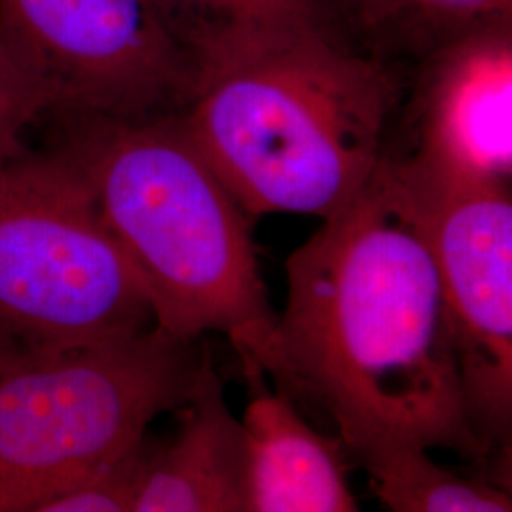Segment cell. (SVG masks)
Segmentation results:
<instances>
[{
	"mask_svg": "<svg viewBox=\"0 0 512 512\" xmlns=\"http://www.w3.org/2000/svg\"><path fill=\"white\" fill-rule=\"evenodd\" d=\"M200 355L152 325L92 346L25 351L0 372V512H40L175 410Z\"/></svg>",
	"mask_w": 512,
	"mask_h": 512,
	"instance_id": "cell-4",
	"label": "cell"
},
{
	"mask_svg": "<svg viewBox=\"0 0 512 512\" xmlns=\"http://www.w3.org/2000/svg\"><path fill=\"white\" fill-rule=\"evenodd\" d=\"M274 378L325 412L357 458L387 446L486 459L467 420L420 205L385 156L287 260Z\"/></svg>",
	"mask_w": 512,
	"mask_h": 512,
	"instance_id": "cell-1",
	"label": "cell"
},
{
	"mask_svg": "<svg viewBox=\"0 0 512 512\" xmlns=\"http://www.w3.org/2000/svg\"><path fill=\"white\" fill-rule=\"evenodd\" d=\"M152 448L145 435L101 471L48 501L40 512H135Z\"/></svg>",
	"mask_w": 512,
	"mask_h": 512,
	"instance_id": "cell-13",
	"label": "cell"
},
{
	"mask_svg": "<svg viewBox=\"0 0 512 512\" xmlns=\"http://www.w3.org/2000/svg\"><path fill=\"white\" fill-rule=\"evenodd\" d=\"M251 401L241 425L247 446V512H355L344 444L317 433L293 403L243 370Z\"/></svg>",
	"mask_w": 512,
	"mask_h": 512,
	"instance_id": "cell-10",
	"label": "cell"
},
{
	"mask_svg": "<svg viewBox=\"0 0 512 512\" xmlns=\"http://www.w3.org/2000/svg\"><path fill=\"white\" fill-rule=\"evenodd\" d=\"M175 412L177 433L154 444L135 512H247L245 431L226 404L209 349Z\"/></svg>",
	"mask_w": 512,
	"mask_h": 512,
	"instance_id": "cell-9",
	"label": "cell"
},
{
	"mask_svg": "<svg viewBox=\"0 0 512 512\" xmlns=\"http://www.w3.org/2000/svg\"><path fill=\"white\" fill-rule=\"evenodd\" d=\"M0 38L57 118L179 112L198 82L154 0H0Z\"/></svg>",
	"mask_w": 512,
	"mask_h": 512,
	"instance_id": "cell-6",
	"label": "cell"
},
{
	"mask_svg": "<svg viewBox=\"0 0 512 512\" xmlns=\"http://www.w3.org/2000/svg\"><path fill=\"white\" fill-rule=\"evenodd\" d=\"M25 351L29 349L23 348L8 330L0 327V372L6 370L14 361H18Z\"/></svg>",
	"mask_w": 512,
	"mask_h": 512,
	"instance_id": "cell-16",
	"label": "cell"
},
{
	"mask_svg": "<svg viewBox=\"0 0 512 512\" xmlns=\"http://www.w3.org/2000/svg\"><path fill=\"white\" fill-rule=\"evenodd\" d=\"M46 114V93L0 38V164L27 152L23 137Z\"/></svg>",
	"mask_w": 512,
	"mask_h": 512,
	"instance_id": "cell-14",
	"label": "cell"
},
{
	"mask_svg": "<svg viewBox=\"0 0 512 512\" xmlns=\"http://www.w3.org/2000/svg\"><path fill=\"white\" fill-rule=\"evenodd\" d=\"M420 205L456 351L467 420L486 456L512 433L509 184H437L389 158Z\"/></svg>",
	"mask_w": 512,
	"mask_h": 512,
	"instance_id": "cell-7",
	"label": "cell"
},
{
	"mask_svg": "<svg viewBox=\"0 0 512 512\" xmlns=\"http://www.w3.org/2000/svg\"><path fill=\"white\" fill-rule=\"evenodd\" d=\"M397 82L313 23L203 65L179 118L249 217L327 220L384 162Z\"/></svg>",
	"mask_w": 512,
	"mask_h": 512,
	"instance_id": "cell-2",
	"label": "cell"
},
{
	"mask_svg": "<svg viewBox=\"0 0 512 512\" xmlns=\"http://www.w3.org/2000/svg\"><path fill=\"white\" fill-rule=\"evenodd\" d=\"M421 95L420 147L399 160L437 184H509L512 173L511 21L444 44Z\"/></svg>",
	"mask_w": 512,
	"mask_h": 512,
	"instance_id": "cell-8",
	"label": "cell"
},
{
	"mask_svg": "<svg viewBox=\"0 0 512 512\" xmlns=\"http://www.w3.org/2000/svg\"><path fill=\"white\" fill-rule=\"evenodd\" d=\"M173 35L203 65L258 40L325 21L321 0H154Z\"/></svg>",
	"mask_w": 512,
	"mask_h": 512,
	"instance_id": "cell-11",
	"label": "cell"
},
{
	"mask_svg": "<svg viewBox=\"0 0 512 512\" xmlns=\"http://www.w3.org/2000/svg\"><path fill=\"white\" fill-rule=\"evenodd\" d=\"M154 325L128 258L73 160L54 145L0 164V327L29 351Z\"/></svg>",
	"mask_w": 512,
	"mask_h": 512,
	"instance_id": "cell-5",
	"label": "cell"
},
{
	"mask_svg": "<svg viewBox=\"0 0 512 512\" xmlns=\"http://www.w3.org/2000/svg\"><path fill=\"white\" fill-rule=\"evenodd\" d=\"M61 148L139 277L154 325L181 340L224 334L243 370L274 374L277 315L249 215L177 112L61 118Z\"/></svg>",
	"mask_w": 512,
	"mask_h": 512,
	"instance_id": "cell-3",
	"label": "cell"
},
{
	"mask_svg": "<svg viewBox=\"0 0 512 512\" xmlns=\"http://www.w3.org/2000/svg\"><path fill=\"white\" fill-rule=\"evenodd\" d=\"M370 486L395 512H509L511 494L492 482L461 478L421 446H387L357 456Z\"/></svg>",
	"mask_w": 512,
	"mask_h": 512,
	"instance_id": "cell-12",
	"label": "cell"
},
{
	"mask_svg": "<svg viewBox=\"0 0 512 512\" xmlns=\"http://www.w3.org/2000/svg\"><path fill=\"white\" fill-rule=\"evenodd\" d=\"M380 14L408 16L459 37L478 27L511 21L512 0H363Z\"/></svg>",
	"mask_w": 512,
	"mask_h": 512,
	"instance_id": "cell-15",
	"label": "cell"
}]
</instances>
